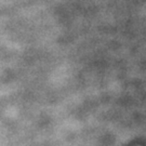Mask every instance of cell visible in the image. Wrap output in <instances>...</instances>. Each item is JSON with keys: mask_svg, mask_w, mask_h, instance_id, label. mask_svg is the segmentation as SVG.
Returning <instances> with one entry per match:
<instances>
[]
</instances>
